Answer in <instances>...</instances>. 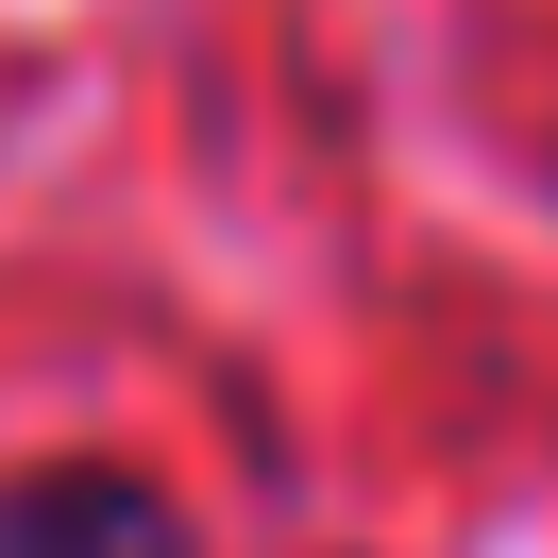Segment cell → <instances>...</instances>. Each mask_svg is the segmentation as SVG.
Listing matches in <instances>:
<instances>
[{
    "mask_svg": "<svg viewBox=\"0 0 558 558\" xmlns=\"http://www.w3.org/2000/svg\"><path fill=\"white\" fill-rule=\"evenodd\" d=\"M0 558H204V524L136 457H17L0 474Z\"/></svg>",
    "mask_w": 558,
    "mask_h": 558,
    "instance_id": "obj_1",
    "label": "cell"
}]
</instances>
